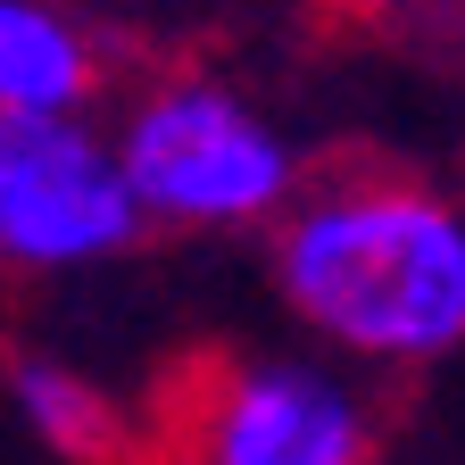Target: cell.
<instances>
[{
  "label": "cell",
  "instance_id": "obj_5",
  "mask_svg": "<svg viewBox=\"0 0 465 465\" xmlns=\"http://www.w3.org/2000/svg\"><path fill=\"white\" fill-rule=\"evenodd\" d=\"M108 50L67 0H0V108H92Z\"/></svg>",
  "mask_w": 465,
  "mask_h": 465
},
{
  "label": "cell",
  "instance_id": "obj_1",
  "mask_svg": "<svg viewBox=\"0 0 465 465\" xmlns=\"http://www.w3.org/2000/svg\"><path fill=\"white\" fill-rule=\"evenodd\" d=\"M266 258L282 308L349 366L416 374L465 349V208L407 174L300 183Z\"/></svg>",
  "mask_w": 465,
  "mask_h": 465
},
{
  "label": "cell",
  "instance_id": "obj_4",
  "mask_svg": "<svg viewBox=\"0 0 465 465\" xmlns=\"http://www.w3.org/2000/svg\"><path fill=\"white\" fill-rule=\"evenodd\" d=\"M374 399L316 358H216L166 407L174 457L200 465H358L374 457Z\"/></svg>",
  "mask_w": 465,
  "mask_h": 465
},
{
  "label": "cell",
  "instance_id": "obj_2",
  "mask_svg": "<svg viewBox=\"0 0 465 465\" xmlns=\"http://www.w3.org/2000/svg\"><path fill=\"white\" fill-rule=\"evenodd\" d=\"M108 125L150 232H274L308 183L300 142L216 75H158Z\"/></svg>",
  "mask_w": 465,
  "mask_h": 465
},
{
  "label": "cell",
  "instance_id": "obj_3",
  "mask_svg": "<svg viewBox=\"0 0 465 465\" xmlns=\"http://www.w3.org/2000/svg\"><path fill=\"white\" fill-rule=\"evenodd\" d=\"M150 232L116 125L92 108H0V266L9 274H92Z\"/></svg>",
  "mask_w": 465,
  "mask_h": 465
},
{
  "label": "cell",
  "instance_id": "obj_6",
  "mask_svg": "<svg viewBox=\"0 0 465 465\" xmlns=\"http://www.w3.org/2000/svg\"><path fill=\"white\" fill-rule=\"evenodd\" d=\"M9 416L50 457H116L125 449V416H116L108 391L92 374H75L67 358H17L9 366Z\"/></svg>",
  "mask_w": 465,
  "mask_h": 465
}]
</instances>
